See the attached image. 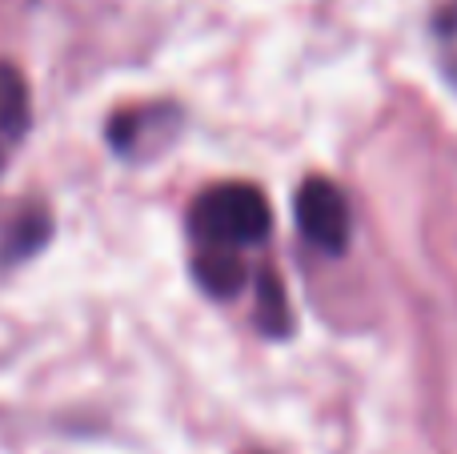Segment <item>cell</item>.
I'll return each mask as SVG.
<instances>
[{
    "mask_svg": "<svg viewBox=\"0 0 457 454\" xmlns=\"http://www.w3.org/2000/svg\"><path fill=\"white\" fill-rule=\"evenodd\" d=\"M193 273H197V282L213 298H233L237 290L245 286V265H241V257H237V249L201 246L197 262H193Z\"/></svg>",
    "mask_w": 457,
    "mask_h": 454,
    "instance_id": "3957f363",
    "label": "cell"
},
{
    "mask_svg": "<svg viewBox=\"0 0 457 454\" xmlns=\"http://www.w3.org/2000/svg\"><path fill=\"white\" fill-rule=\"evenodd\" d=\"M269 225H273V214H269L265 193L245 181H225L205 189L189 214V230L197 246L213 249L257 246V241H265Z\"/></svg>",
    "mask_w": 457,
    "mask_h": 454,
    "instance_id": "6da1fadb",
    "label": "cell"
},
{
    "mask_svg": "<svg viewBox=\"0 0 457 454\" xmlns=\"http://www.w3.org/2000/svg\"><path fill=\"white\" fill-rule=\"evenodd\" d=\"M29 88H24L21 72L12 64H0V137L21 141L29 129Z\"/></svg>",
    "mask_w": 457,
    "mask_h": 454,
    "instance_id": "277c9868",
    "label": "cell"
},
{
    "mask_svg": "<svg viewBox=\"0 0 457 454\" xmlns=\"http://www.w3.org/2000/svg\"><path fill=\"white\" fill-rule=\"evenodd\" d=\"M297 225L309 246H317L321 254H341L349 246V230H353L345 193L325 177H309L297 189Z\"/></svg>",
    "mask_w": 457,
    "mask_h": 454,
    "instance_id": "7a4b0ae2",
    "label": "cell"
},
{
    "mask_svg": "<svg viewBox=\"0 0 457 454\" xmlns=\"http://www.w3.org/2000/svg\"><path fill=\"white\" fill-rule=\"evenodd\" d=\"M257 322L273 338L289 334V302H285V290L277 273H261L257 278Z\"/></svg>",
    "mask_w": 457,
    "mask_h": 454,
    "instance_id": "5b68a950",
    "label": "cell"
}]
</instances>
